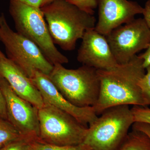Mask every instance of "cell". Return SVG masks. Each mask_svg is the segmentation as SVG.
Here are the masks:
<instances>
[{
	"label": "cell",
	"instance_id": "7",
	"mask_svg": "<svg viewBox=\"0 0 150 150\" xmlns=\"http://www.w3.org/2000/svg\"><path fill=\"white\" fill-rule=\"evenodd\" d=\"M0 41L7 57L30 79L36 71L47 75L52 71L54 65L35 43L11 28L3 13L0 15Z\"/></svg>",
	"mask_w": 150,
	"mask_h": 150
},
{
	"label": "cell",
	"instance_id": "12",
	"mask_svg": "<svg viewBox=\"0 0 150 150\" xmlns=\"http://www.w3.org/2000/svg\"><path fill=\"white\" fill-rule=\"evenodd\" d=\"M30 79L40 92L43 100L72 115L85 126H88L97 118L93 107H77L67 100L51 81L48 75L36 71Z\"/></svg>",
	"mask_w": 150,
	"mask_h": 150
},
{
	"label": "cell",
	"instance_id": "23",
	"mask_svg": "<svg viewBox=\"0 0 150 150\" xmlns=\"http://www.w3.org/2000/svg\"><path fill=\"white\" fill-rule=\"evenodd\" d=\"M0 118L7 120L5 100L1 88H0Z\"/></svg>",
	"mask_w": 150,
	"mask_h": 150
},
{
	"label": "cell",
	"instance_id": "6",
	"mask_svg": "<svg viewBox=\"0 0 150 150\" xmlns=\"http://www.w3.org/2000/svg\"><path fill=\"white\" fill-rule=\"evenodd\" d=\"M44 101L42 107L38 109L39 133L37 142L62 146L82 144L88 126L69 113Z\"/></svg>",
	"mask_w": 150,
	"mask_h": 150
},
{
	"label": "cell",
	"instance_id": "11",
	"mask_svg": "<svg viewBox=\"0 0 150 150\" xmlns=\"http://www.w3.org/2000/svg\"><path fill=\"white\" fill-rule=\"evenodd\" d=\"M78 51L77 59L82 65L97 70H109L118 66L106 38L95 29L86 31Z\"/></svg>",
	"mask_w": 150,
	"mask_h": 150
},
{
	"label": "cell",
	"instance_id": "8",
	"mask_svg": "<svg viewBox=\"0 0 150 150\" xmlns=\"http://www.w3.org/2000/svg\"><path fill=\"white\" fill-rule=\"evenodd\" d=\"M105 36L119 64L128 63L150 44V30L143 18H134Z\"/></svg>",
	"mask_w": 150,
	"mask_h": 150
},
{
	"label": "cell",
	"instance_id": "1",
	"mask_svg": "<svg viewBox=\"0 0 150 150\" xmlns=\"http://www.w3.org/2000/svg\"><path fill=\"white\" fill-rule=\"evenodd\" d=\"M139 56L109 70H97L100 83L99 97L93 106L97 115L109 108L120 105L147 106L139 82L146 69Z\"/></svg>",
	"mask_w": 150,
	"mask_h": 150
},
{
	"label": "cell",
	"instance_id": "24",
	"mask_svg": "<svg viewBox=\"0 0 150 150\" xmlns=\"http://www.w3.org/2000/svg\"><path fill=\"white\" fill-rule=\"evenodd\" d=\"M142 14L146 24L150 30V0H148L143 9Z\"/></svg>",
	"mask_w": 150,
	"mask_h": 150
},
{
	"label": "cell",
	"instance_id": "14",
	"mask_svg": "<svg viewBox=\"0 0 150 150\" xmlns=\"http://www.w3.org/2000/svg\"><path fill=\"white\" fill-rule=\"evenodd\" d=\"M119 150H150V138L142 131L132 129Z\"/></svg>",
	"mask_w": 150,
	"mask_h": 150
},
{
	"label": "cell",
	"instance_id": "17",
	"mask_svg": "<svg viewBox=\"0 0 150 150\" xmlns=\"http://www.w3.org/2000/svg\"><path fill=\"white\" fill-rule=\"evenodd\" d=\"M31 147L34 150H90L83 144L74 146H62L44 144L36 141L31 143Z\"/></svg>",
	"mask_w": 150,
	"mask_h": 150
},
{
	"label": "cell",
	"instance_id": "3",
	"mask_svg": "<svg viewBox=\"0 0 150 150\" xmlns=\"http://www.w3.org/2000/svg\"><path fill=\"white\" fill-rule=\"evenodd\" d=\"M90 124L82 144L90 150H119L134 123L129 105L109 108Z\"/></svg>",
	"mask_w": 150,
	"mask_h": 150
},
{
	"label": "cell",
	"instance_id": "15",
	"mask_svg": "<svg viewBox=\"0 0 150 150\" xmlns=\"http://www.w3.org/2000/svg\"><path fill=\"white\" fill-rule=\"evenodd\" d=\"M22 136L8 120L0 118V149Z\"/></svg>",
	"mask_w": 150,
	"mask_h": 150
},
{
	"label": "cell",
	"instance_id": "21",
	"mask_svg": "<svg viewBox=\"0 0 150 150\" xmlns=\"http://www.w3.org/2000/svg\"><path fill=\"white\" fill-rule=\"evenodd\" d=\"M18 1L28 5L40 9L53 2L52 0H18Z\"/></svg>",
	"mask_w": 150,
	"mask_h": 150
},
{
	"label": "cell",
	"instance_id": "4",
	"mask_svg": "<svg viewBox=\"0 0 150 150\" xmlns=\"http://www.w3.org/2000/svg\"><path fill=\"white\" fill-rule=\"evenodd\" d=\"M48 76L58 91L71 104L79 107H93L96 104L100 90L96 69L82 65L78 69H70L56 64Z\"/></svg>",
	"mask_w": 150,
	"mask_h": 150
},
{
	"label": "cell",
	"instance_id": "16",
	"mask_svg": "<svg viewBox=\"0 0 150 150\" xmlns=\"http://www.w3.org/2000/svg\"><path fill=\"white\" fill-rule=\"evenodd\" d=\"M37 140V138L33 136L23 135L0 150H28L31 147V143Z\"/></svg>",
	"mask_w": 150,
	"mask_h": 150
},
{
	"label": "cell",
	"instance_id": "26",
	"mask_svg": "<svg viewBox=\"0 0 150 150\" xmlns=\"http://www.w3.org/2000/svg\"><path fill=\"white\" fill-rule=\"evenodd\" d=\"M4 54H3L1 50H0V56H4Z\"/></svg>",
	"mask_w": 150,
	"mask_h": 150
},
{
	"label": "cell",
	"instance_id": "25",
	"mask_svg": "<svg viewBox=\"0 0 150 150\" xmlns=\"http://www.w3.org/2000/svg\"><path fill=\"white\" fill-rule=\"evenodd\" d=\"M139 56L143 60V67L145 69L150 66V44L144 53Z\"/></svg>",
	"mask_w": 150,
	"mask_h": 150
},
{
	"label": "cell",
	"instance_id": "13",
	"mask_svg": "<svg viewBox=\"0 0 150 150\" xmlns=\"http://www.w3.org/2000/svg\"><path fill=\"white\" fill-rule=\"evenodd\" d=\"M0 76L17 95L39 109L44 104L40 92L30 78L5 56H0Z\"/></svg>",
	"mask_w": 150,
	"mask_h": 150
},
{
	"label": "cell",
	"instance_id": "5",
	"mask_svg": "<svg viewBox=\"0 0 150 150\" xmlns=\"http://www.w3.org/2000/svg\"><path fill=\"white\" fill-rule=\"evenodd\" d=\"M9 10L17 32L35 43L52 65L69 63L55 46L41 9L10 0Z\"/></svg>",
	"mask_w": 150,
	"mask_h": 150
},
{
	"label": "cell",
	"instance_id": "2",
	"mask_svg": "<svg viewBox=\"0 0 150 150\" xmlns=\"http://www.w3.org/2000/svg\"><path fill=\"white\" fill-rule=\"evenodd\" d=\"M41 9L54 44L65 51H73L85 33L94 28L93 15L81 10L67 1L57 0Z\"/></svg>",
	"mask_w": 150,
	"mask_h": 150
},
{
	"label": "cell",
	"instance_id": "28",
	"mask_svg": "<svg viewBox=\"0 0 150 150\" xmlns=\"http://www.w3.org/2000/svg\"><path fill=\"white\" fill-rule=\"evenodd\" d=\"M53 2L54 1H57V0H52Z\"/></svg>",
	"mask_w": 150,
	"mask_h": 150
},
{
	"label": "cell",
	"instance_id": "10",
	"mask_svg": "<svg viewBox=\"0 0 150 150\" xmlns=\"http://www.w3.org/2000/svg\"><path fill=\"white\" fill-rule=\"evenodd\" d=\"M97 3L98 18L95 29L105 36L133 20L144 9L137 2L128 0H97Z\"/></svg>",
	"mask_w": 150,
	"mask_h": 150
},
{
	"label": "cell",
	"instance_id": "9",
	"mask_svg": "<svg viewBox=\"0 0 150 150\" xmlns=\"http://www.w3.org/2000/svg\"><path fill=\"white\" fill-rule=\"evenodd\" d=\"M0 88L5 100L7 120L23 135L38 138V108L18 96L4 78L0 76Z\"/></svg>",
	"mask_w": 150,
	"mask_h": 150
},
{
	"label": "cell",
	"instance_id": "22",
	"mask_svg": "<svg viewBox=\"0 0 150 150\" xmlns=\"http://www.w3.org/2000/svg\"><path fill=\"white\" fill-rule=\"evenodd\" d=\"M132 126V129L144 132L150 138V124L141 122H135Z\"/></svg>",
	"mask_w": 150,
	"mask_h": 150
},
{
	"label": "cell",
	"instance_id": "19",
	"mask_svg": "<svg viewBox=\"0 0 150 150\" xmlns=\"http://www.w3.org/2000/svg\"><path fill=\"white\" fill-rule=\"evenodd\" d=\"M146 73L140 79L139 85L147 105H150V66L146 69Z\"/></svg>",
	"mask_w": 150,
	"mask_h": 150
},
{
	"label": "cell",
	"instance_id": "18",
	"mask_svg": "<svg viewBox=\"0 0 150 150\" xmlns=\"http://www.w3.org/2000/svg\"><path fill=\"white\" fill-rule=\"evenodd\" d=\"M135 122L150 124V108L147 106L134 105L131 108Z\"/></svg>",
	"mask_w": 150,
	"mask_h": 150
},
{
	"label": "cell",
	"instance_id": "20",
	"mask_svg": "<svg viewBox=\"0 0 150 150\" xmlns=\"http://www.w3.org/2000/svg\"><path fill=\"white\" fill-rule=\"evenodd\" d=\"M68 2L77 7L81 10L93 15L97 7V0H67Z\"/></svg>",
	"mask_w": 150,
	"mask_h": 150
},
{
	"label": "cell",
	"instance_id": "27",
	"mask_svg": "<svg viewBox=\"0 0 150 150\" xmlns=\"http://www.w3.org/2000/svg\"><path fill=\"white\" fill-rule=\"evenodd\" d=\"M28 150H33V149L32 148H31V147H30V148L29 149H28Z\"/></svg>",
	"mask_w": 150,
	"mask_h": 150
}]
</instances>
